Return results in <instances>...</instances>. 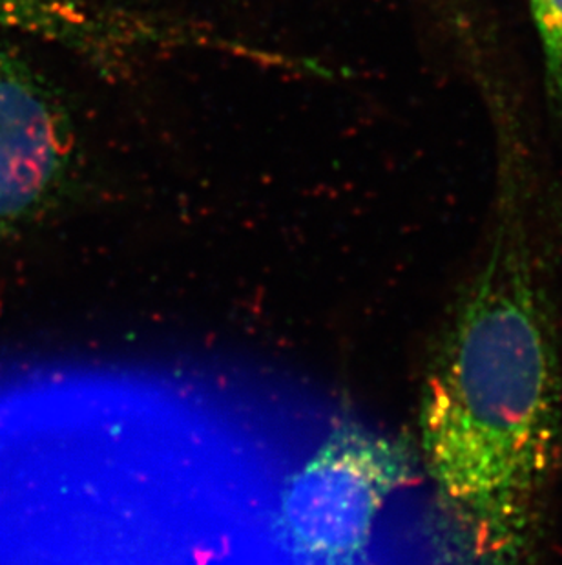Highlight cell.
I'll use <instances>...</instances> for the list:
<instances>
[{
    "instance_id": "1",
    "label": "cell",
    "mask_w": 562,
    "mask_h": 565,
    "mask_svg": "<svg viewBox=\"0 0 562 565\" xmlns=\"http://www.w3.org/2000/svg\"><path fill=\"white\" fill-rule=\"evenodd\" d=\"M517 156L511 145L500 156L488 256L462 300L422 406L431 476L478 553L495 562L525 551L559 423L558 358Z\"/></svg>"
},
{
    "instance_id": "2",
    "label": "cell",
    "mask_w": 562,
    "mask_h": 565,
    "mask_svg": "<svg viewBox=\"0 0 562 565\" xmlns=\"http://www.w3.org/2000/svg\"><path fill=\"white\" fill-rule=\"evenodd\" d=\"M417 478L408 448L356 425L336 428L280 489L274 531L298 565H356L383 507Z\"/></svg>"
},
{
    "instance_id": "3",
    "label": "cell",
    "mask_w": 562,
    "mask_h": 565,
    "mask_svg": "<svg viewBox=\"0 0 562 565\" xmlns=\"http://www.w3.org/2000/svg\"><path fill=\"white\" fill-rule=\"evenodd\" d=\"M74 121L28 64L0 52V222L52 202L75 169Z\"/></svg>"
},
{
    "instance_id": "4",
    "label": "cell",
    "mask_w": 562,
    "mask_h": 565,
    "mask_svg": "<svg viewBox=\"0 0 562 565\" xmlns=\"http://www.w3.org/2000/svg\"><path fill=\"white\" fill-rule=\"evenodd\" d=\"M0 28L43 39L105 70H121L147 52L194 50V24L116 10L88 0H0Z\"/></svg>"
},
{
    "instance_id": "5",
    "label": "cell",
    "mask_w": 562,
    "mask_h": 565,
    "mask_svg": "<svg viewBox=\"0 0 562 565\" xmlns=\"http://www.w3.org/2000/svg\"><path fill=\"white\" fill-rule=\"evenodd\" d=\"M531 17L541 41L548 103L562 119V0H531Z\"/></svg>"
}]
</instances>
